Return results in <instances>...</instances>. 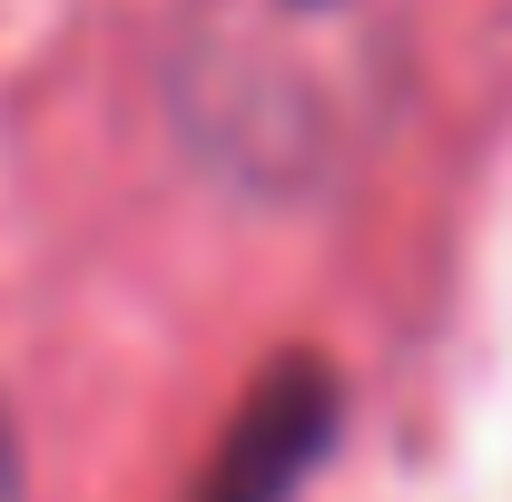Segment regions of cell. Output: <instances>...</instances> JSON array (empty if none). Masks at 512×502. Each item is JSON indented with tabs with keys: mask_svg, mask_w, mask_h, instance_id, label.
<instances>
[{
	"mask_svg": "<svg viewBox=\"0 0 512 502\" xmlns=\"http://www.w3.org/2000/svg\"><path fill=\"white\" fill-rule=\"evenodd\" d=\"M168 119L237 197H325L384 148L414 89L404 0H178Z\"/></svg>",
	"mask_w": 512,
	"mask_h": 502,
	"instance_id": "cell-1",
	"label": "cell"
},
{
	"mask_svg": "<svg viewBox=\"0 0 512 502\" xmlns=\"http://www.w3.org/2000/svg\"><path fill=\"white\" fill-rule=\"evenodd\" d=\"M325 424H335L325 375H316V365H286V375L247 404V424H237V443H227V463H217L207 502H286V483L316 463Z\"/></svg>",
	"mask_w": 512,
	"mask_h": 502,
	"instance_id": "cell-2",
	"label": "cell"
},
{
	"mask_svg": "<svg viewBox=\"0 0 512 502\" xmlns=\"http://www.w3.org/2000/svg\"><path fill=\"white\" fill-rule=\"evenodd\" d=\"M0 502H20V443H10V424H0Z\"/></svg>",
	"mask_w": 512,
	"mask_h": 502,
	"instance_id": "cell-3",
	"label": "cell"
}]
</instances>
